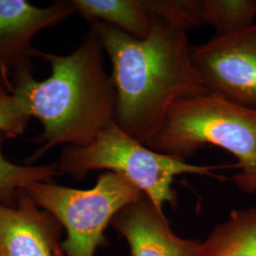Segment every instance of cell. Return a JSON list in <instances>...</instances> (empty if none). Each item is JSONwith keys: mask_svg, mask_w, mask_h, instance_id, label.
<instances>
[{"mask_svg": "<svg viewBox=\"0 0 256 256\" xmlns=\"http://www.w3.org/2000/svg\"><path fill=\"white\" fill-rule=\"evenodd\" d=\"M151 16L152 30L146 39L106 23L90 24L112 64L115 122L146 146L176 102L209 93L192 62L187 32Z\"/></svg>", "mask_w": 256, "mask_h": 256, "instance_id": "1", "label": "cell"}, {"mask_svg": "<svg viewBox=\"0 0 256 256\" xmlns=\"http://www.w3.org/2000/svg\"><path fill=\"white\" fill-rule=\"evenodd\" d=\"M104 48L90 27L79 45L70 54L38 52L50 66L43 81L24 70L14 80V92L27 104L32 118L40 120L41 144L28 156L25 164L34 165L57 146H86L115 122L116 90L104 66Z\"/></svg>", "mask_w": 256, "mask_h": 256, "instance_id": "2", "label": "cell"}, {"mask_svg": "<svg viewBox=\"0 0 256 256\" xmlns=\"http://www.w3.org/2000/svg\"><path fill=\"white\" fill-rule=\"evenodd\" d=\"M207 146L238 160L232 180L242 192L256 194V110L212 93L176 102L146 146L185 160Z\"/></svg>", "mask_w": 256, "mask_h": 256, "instance_id": "3", "label": "cell"}, {"mask_svg": "<svg viewBox=\"0 0 256 256\" xmlns=\"http://www.w3.org/2000/svg\"><path fill=\"white\" fill-rule=\"evenodd\" d=\"M58 167L61 174L81 182L92 171L114 172L133 183L160 210L168 203L173 208L178 194L173 189L176 176L189 174L216 176L220 166L190 164L152 150L129 136L116 122L104 129L86 146L62 148Z\"/></svg>", "mask_w": 256, "mask_h": 256, "instance_id": "4", "label": "cell"}, {"mask_svg": "<svg viewBox=\"0 0 256 256\" xmlns=\"http://www.w3.org/2000/svg\"><path fill=\"white\" fill-rule=\"evenodd\" d=\"M23 191L62 225L64 256H95L108 245L104 232L114 216L144 194L122 176L108 171L86 190L50 182L32 183Z\"/></svg>", "mask_w": 256, "mask_h": 256, "instance_id": "5", "label": "cell"}, {"mask_svg": "<svg viewBox=\"0 0 256 256\" xmlns=\"http://www.w3.org/2000/svg\"><path fill=\"white\" fill-rule=\"evenodd\" d=\"M192 59L209 93L256 110V23L192 46Z\"/></svg>", "mask_w": 256, "mask_h": 256, "instance_id": "6", "label": "cell"}, {"mask_svg": "<svg viewBox=\"0 0 256 256\" xmlns=\"http://www.w3.org/2000/svg\"><path fill=\"white\" fill-rule=\"evenodd\" d=\"M76 14L72 0H56L40 8L26 0H0V79L14 90V78L32 70L30 59L39 50L32 39Z\"/></svg>", "mask_w": 256, "mask_h": 256, "instance_id": "7", "label": "cell"}, {"mask_svg": "<svg viewBox=\"0 0 256 256\" xmlns=\"http://www.w3.org/2000/svg\"><path fill=\"white\" fill-rule=\"evenodd\" d=\"M62 225L21 190L12 205L0 203V256H64Z\"/></svg>", "mask_w": 256, "mask_h": 256, "instance_id": "8", "label": "cell"}, {"mask_svg": "<svg viewBox=\"0 0 256 256\" xmlns=\"http://www.w3.org/2000/svg\"><path fill=\"white\" fill-rule=\"evenodd\" d=\"M111 226L124 238L131 256H192L200 242L176 234L146 194L120 210Z\"/></svg>", "mask_w": 256, "mask_h": 256, "instance_id": "9", "label": "cell"}, {"mask_svg": "<svg viewBox=\"0 0 256 256\" xmlns=\"http://www.w3.org/2000/svg\"><path fill=\"white\" fill-rule=\"evenodd\" d=\"M192 256H256V206L232 210L198 242Z\"/></svg>", "mask_w": 256, "mask_h": 256, "instance_id": "10", "label": "cell"}, {"mask_svg": "<svg viewBox=\"0 0 256 256\" xmlns=\"http://www.w3.org/2000/svg\"><path fill=\"white\" fill-rule=\"evenodd\" d=\"M76 14L90 24L102 22L131 36L146 39L152 30V16L144 0H72Z\"/></svg>", "mask_w": 256, "mask_h": 256, "instance_id": "11", "label": "cell"}, {"mask_svg": "<svg viewBox=\"0 0 256 256\" xmlns=\"http://www.w3.org/2000/svg\"><path fill=\"white\" fill-rule=\"evenodd\" d=\"M12 138L0 132V203L12 205L21 190L36 182H50L61 174L57 162L48 164H18L3 153L5 142Z\"/></svg>", "mask_w": 256, "mask_h": 256, "instance_id": "12", "label": "cell"}, {"mask_svg": "<svg viewBox=\"0 0 256 256\" xmlns=\"http://www.w3.org/2000/svg\"><path fill=\"white\" fill-rule=\"evenodd\" d=\"M205 25L224 36L256 24V0H203Z\"/></svg>", "mask_w": 256, "mask_h": 256, "instance_id": "13", "label": "cell"}, {"mask_svg": "<svg viewBox=\"0 0 256 256\" xmlns=\"http://www.w3.org/2000/svg\"><path fill=\"white\" fill-rule=\"evenodd\" d=\"M150 14L184 32L205 25L203 0H144Z\"/></svg>", "mask_w": 256, "mask_h": 256, "instance_id": "14", "label": "cell"}, {"mask_svg": "<svg viewBox=\"0 0 256 256\" xmlns=\"http://www.w3.org/2000/svg\"><path fill=\"white\" fill-rule=\"evenodd\" d=\"M25 101L14 93H0V132L12 138L24 134L32 119Z\"/></svg>", "mask_w": 256, "mask_h": 256, "instance_id": "15", "label": "cell"}, {"mask_svg": "<svg viewBox=\"0 0 256 256\" xmlns=\"http://www.w3.org/2000/svg\"><path fill=\"white\" fill-rule=\"evenodd\" d=\"M2 92L12 93L14 90L10 88L9 86H8L6 82H4V81H2V80L0 79V93H2Z\"/></svg>", "mask_w": 256, "mask_h": 256, "instance_id": "16", "label": "cell"}, {"mask_svg": "<svg viewBox=\"0 0 256 256\" xmlns=\"http://www.w3.org/2000/svg\"><path fill=\"white\" fill-rule=\"evenodd\" d=\"M254 198H256V194H254Z\"/></svg>", "mask_w": 256, "mask_h": 256, "instance_id": "17", "label": "cell"}]
</instances>
